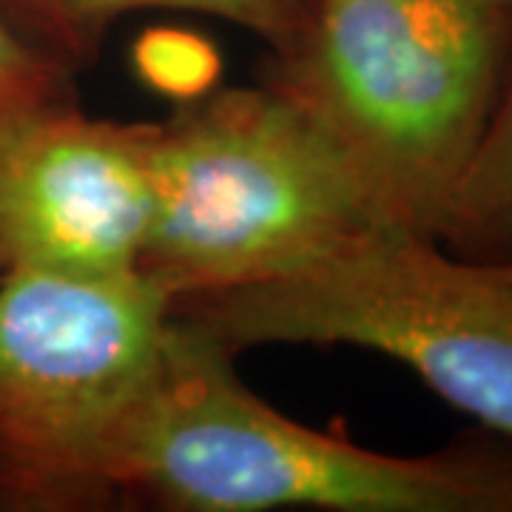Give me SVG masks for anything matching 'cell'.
<instances>
[{
    "label": "cell",
    "mask_w": 512,
    "mask_h": 512,
    "mask_svg": "<svg viewBox=\"0 0 512 512\" xmlns=\"http://www.w3.org/2000/svg\"><path fill=\"white\" fill-rule=\"evenodd\" d=\"M512 66L495 0H302L268 83L348 168L376 228L436 239Z\"/></svg>",
    "instance_id": "6da1fadb"
},
{
    "label": "cell",
    "mask_w": 512,
    "mask_h": 512,
    "mask_svg": "<svg viewBox=\"0 0 512 512\" xmlns=\"http://www.w3.org/2000/svg\"><path fill=\"white\" fill-rule=\"evenodd\" d=\"M220 342L171 316L165 367L120 470V501L185 512H512V439L387 456L282 416Z\"/></svg>",
    "instance_id": "7a4b0ae2"
},
{
    "label": "cell",
    "mask_w": 512,
    "mask_h": 512,
    "mask_svg": "<svg viewBox=\"0 0 512 512\" xmlns=\"http://www.w3.org/2000/svg\"><path fill=\"white\" fill-rule=\"evenodd\" d=\"M171 316L231 353L256 345L376 350L512 439V259L367 228L293 271L180 299Z\"/></svg>",
    "instance_id": "3957f363"
},
{
    "label": "cell",
    "mask_w": 512,
    "mask_h": 512,
    "mask_svg": "<svg viewBox=\"0 0 512 512\" xmlns=\"http://www.w3.org/2000/svg\"><path fill=\"white\" fill-rule=\"evenodd\" d=\"M171 299L146 274H0V510L120 501L165 367Z\"/></svg>",
    "instance_id": "277c9868"
},
{
    "label": "cell",
    "mask_w": 512,
    "mask_h": 512,
    "mask_svg": "<svg viewBox=\"0 0 512 512\" xmlns=\"http://www.w3.org/2000/svg\"><path fill=\"white\" fill-rule=\"evenodd\" d=\"M154 214L140 274L174 302L293 271L376 222L288 94L214 89L151 123Z\"/></svg>",
    "instance_id": "5b68a950"
},
{
    "label": "cell",
    "mask_w": 512,
    "mask_h": 512,
    "mask_svg": "<svg viewBox=\"0 0 512 512\" xmlns=\"http://www.w3.org/2000/svg\"><path fill=\"white\" fill-rule=\"evenodd\" d=\"M154 214L151 123L63 106L0 140L3 271H140Z\"/></svg>",
    "instance_id": "8992f818"
},
{
    "label": "cell",
    "mask_w": 512,
    "mask_h": 512,
    "mask_svg": "<svg viewBox=\"0 0 512 512\" xmlns=\"http://www.w3.org/2000/svg\"><path fill=\"white\" fill-rule=\"evenodd\" d=\"M23 32L60 60L92 55L109 26L123 15L146 9L197 12L228 20L279 46L299 18L302 0H0Z\"/></svg>",
    "instance_id": "52a82bcc"
},
{
    "label": "cell",
    "mask_w": 512,
    "mask_h": 512,
    "mask_svg": "<svg viewBox=\"0 0 512 512\" xmlns=\"http://www.w3.org/2000/svg\"><path fill=\"white\" fill-rule=\"evenodd\" d=\"M444 248L478 259H512V66L493 117L436 228Z\"/></svg>",
    "instance_id": "ba28073f"
},
{
    "label": "cell",
    "mask_w": 512,
    "mask_h": 512,
    "mask_svg": "<svg viewBox=\"0 0 512 512\" xmlns=\"http://www.w3.org/2000/svg\"><path fill=\"white\" fill-rule=\"evenodd\" d=\"M72 103L69 63L26 37L0 12V140Z\"/></svg>",
    "instance_id": "9c48e42d"
},
{
    "label": "cell",
    "mask_w": 512,
    "mask_h": 512,
    "mask_svg": "<svg viewBox=\"0 0 512 512\" xmlns=\"http://www.w3.org/2000/svg\"><path fill=\"white\" fill-rule=\"evenodd\" d=\"M134 66L154 92L180 103L214 92L220 77L217 49L197 32L151 29L134 46Z\"/></svg>",
    "instance_id": "30bf717a"
},
{
    "label": "cell",
    "mask_w": 512,
    "mask_h": 512,
    "mask_svg": "<svg viewBox=\"0 0 512 512\" xmlns=\"http://www.w3.org/2000/svg\"><path fill=\"white\" fill-rule=\"evenodd\" d=\"M495 3H504V6H512V0H495Z\"/></svg>",
    "instance_id": "8fae6325"
},
{
    "label": "cell",
    "mask_w": 512,
    "mask_h": 512,
    "mask_svg": "<svg viewBox=\"0 0 512 512\" xmlns=\"http://www.w3.org/2000/svg\"><path fill=\"white\" fill-rule=\"evenodd\" d=\"M0 274H3V259H0Z\"/></svg>",
    "instance_id": "7c38bea8"
}]
</instances>
